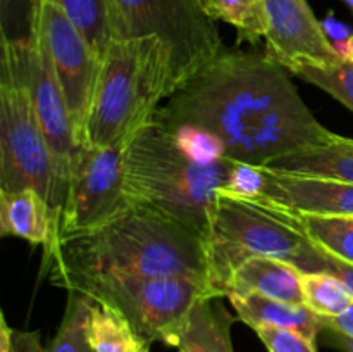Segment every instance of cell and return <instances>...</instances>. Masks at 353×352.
<instances>
[{"label": "cell", "instance_id": "f546056e", "mask_svg": "<svg viewBox=\"0 0 353 352\" xmlns=\"http://www.w3.org/2000/svg\"><path fill=\"white\" fill-rule=\"evenodd\" d=\"M269 352H317L316 340L288 328L262 326L255 330Z\"/></svg>", "mask_w": 353, "mask_h": 352}, {"label": "cell", "instance_id": "6da1fadb", "mask_svg": "<svg viewBox=\"0 0 353 352\" xmlns=\"http://www.w3.org/2000/svg\"><path fill=\"white\" fill-rule=\"evenodd\" d=\"M288 72L265 52L224 48L162 102L154 119L209 131L228 161L250 166L327 144L336 133L310 113Z\"/></svg>", "mask_w": 353, "mask_h": 352}, {"label": "cell", "instance_id": "5bb4252c", "mask_svg": "<svg viewBox=\"0 0 353 352\" xmlns=\"http://www.w3.org/2000/svg\"><path fill=\"white\" fill-rule=\"evenodd\" d=\"M0 233L50 251L57 240L59 216L33 188L0 190Z\"/></svg>", "mask_w": 353, "mask_h": 352}, {"label": "cell", "instance_id": "83f0119b", "mask_svg": "<svg viewBox=\"0 0 353 352\" xmlns=\"http://www.w3.org/2000/svg\"><path fill=\"white\" fill-rule=\"evenodd\" d=\"M38 0H0L2 38L19 40L31 35Z\"/></svg>", "mask_w": 353, "mask_h": 352}, {"label": "cell", "instance_id": "836d02e7", "mask_svg": "<svg viewBox=\"0 0 353 352\" xmlns=\"http://www.w3.org/2000/svg\"><path fill=\"white\" fill-rule=\"evenodd\" d=\"M343 55H345V57H347V59H350V61L353 62V37L350 38V40L347 41V45H345Z\"/></svg>", "mask_w": 353, "mask_h": 352}, {"label": "cell", "instance_id": "d6a6232c", "mask_svg": "<svg viewBox=\"0 0 353 352\" xmlns=\"http://www.w3.org/2000/svg\"><path fill=\"white\" fill-rule=\"evenodd\" d=\"M317 338H321L324 344L333 349H338L341 352H353V338L343 333H338L334 330H330V328H323V331H321Z\"/></svg>", "mask_w": 353, "mask_h": 352}, {"label": "cell", "instance_id": "4dcf8cb0", "mask_svg": "<svg viewBox=\"0 0 353 352\" xmlns=\"http://www.w3.org/2000/svg\"><path fill=\"white\" fill-rule=\"evenodd\" d=\"M0 352H45L38 331L14 330L0 317Z\"/></svg>", "mask_w": 353, "mask_h": 352}, {"label": "cell", "instance_id": "9c48e42d", "mask_svg": "<svg viewBox=\"0 0 353 352\" xmlns=\"http://www.w3.org/2000/svg\"><path fill=\"white\" fill-rule=\"evenodd\" d=\"M126 144L107 148L79 145L69 171L57 237L93 230L130 206L124 186Z\"/></svg>", "mask_w": 353, "mask_h": 352}, {"label": "cell", "instance_id": "3957f363", "mask_svg": "<svg viewBox=\"0 0 353 352\" xmlns=\"http://www.w3.org/2000/svg\"><path fill=\"white\" fill-rule=\"evenodd\" d=\"M172 52L161 38L112 40L102 59L79 145L126 144L176 90Z\"/></svg>", "mask_w": 353, "mask_h": 352}, {"label": "cell", "instance_id": "4316f807", "mask_svg": "<svg viewBox=\"0 0 353 352\" xmlns=\"http://www.w3.org/2000/svg\"><path fill=\"white\" fill-rule=\"evenodd\" d=\"M293 266L302 273H327V275L334 276L343 283L345 289L353 297V264L327 254L316 244L302 257L296 259Z\"/></svg>", "mask_w": 353, "mask_h": 352}, {"label": "cell", "instance_id": "7a4b0ae2", "mask_svg": "<svg viewBox=\"0 0 353 352\" xmlns=\"http://www.w3.org/2000/svg\"><path fill=\"white\" fill-rule=\"evenodd\" d=\"M45 271L50 278L124 273L207 280L205 238L162 211L131 202L93 230L57 237L45 252Z\"/></svg>", "mask_w": 353, "mask_h": 352}, {"label": "cell", "instance_id": "44dd1931", "mask_svg": "<svg viewBox=\"0 0 353 352\" xmlns=\"http://www.w3.org/2000/svg\"><path fill=\"white\" fill-rule=\"evenodd\" d=\"M59 7L71 23L88 40L93 50L100 59H103L110 41V12L107 0H50Z\"/></svg>", "mask_w": 353, "mask_h": 352}, {"label": "cell", "instance_id": "ac0fdd59", "mask_svg": "<svg viewBox=\"0 0 353 352\" xmlns=\"http://www.w3.org/2000/svg\"><path fill=\"white\" fill-rule=\"evenodd\" d=\"M264 168L271 171L353 183V138L334 135L333 140L327 144L281 155L268 162Z\"/></svg>", "mask_w": 353, "mask_h": 352}, {"label": "cell", "instance_id": "e0dca14e", "mask_svg": "<svg viewBox=\"0 0 353 352\" xmlns=\"http://www.w3.org/2000/svg\"><path fill=\"white\" fill-rule=\"evenodd\" d=\"M236 311L238 317L257 330L262 326L288 328L316 340L323 331V320L307 306L283 302L255 292L230 293L226 297Z\"/></svg>", "mask_w": 353, "mask_h": 352}, {"label": "cell", "instance_id": "9a60e30c", "mask_svg": "<svg viewBox=\"0 0 353 352\" xmlns=\"http://www.w3.org/2000/svg\"><path fill=\"white\" fill-rule=\"evenodd\" d=\"M226 297H202L192 307L171 347L178 352H233L231 326L234 316L223 300Z\"/></svg>", "mask_w": 353, "mask_h": 352}, {"label": "cell", "instance_id": "8992f818", "mask_svg": "<svg viewBox=\"0 0 353 352\" xmlns=\"http://www.w3.org/2000/svg\"><path fill=\"white\" fill-rule=\"evenodd\" d=\"M119 311L145 344L171 345L183 321L202 297L217 295L210 283L192 276H143L124 273H69L50 278Z\"/></svg>", "mask_w": 353, "mask_h": 352}, {"label": "cell", "instance_id": "d4e9b609", "mask_svg": "<svg viewBox=\"0 0 353 352\" xmlns=\"http://www.w3.org/2000/svg\"><path fill=\"white\" fill-rule=\"evenodd\" d=\"M290 72L330 93L353 113V62L350 59L343 57L327 66L303 64Z\"/></svg>", "mask_w": 353, "mask_h": 352}, {"label": "cell", "instance_id": "8fae6325", "mask_svg": "<svg viewBox=\"0 0 353 352\" xmlns=\"http://www.w3.org/2000/svg\"><path fill=\"white\" fill-rule=\"evenodd\" d=\"M31 31L40 38L50 57L79 144L102 59L81 31L50 0H38Z\"/></svg>", "mask_w": 353, "mask_h": 352}, {"label": "cell", "instance_id": "2e32d148", "mask_svg": "<svg viewBox=\"0 0 353 352\" xmlns=\"http://www.w3.org/2000/svg\"><path fill=\"white\" fill-rule=\"evenodd\" d=\"M255 292L283 302L305 306L302 271L278 257H252L231 276L228 293Z\"/></svg>", "mask_w": 353, "mask_h": 352}, {"label": "cell", "instance_id": "ba28073f", "mask_svg": "<svg viewBox=\"0 0 353 352\" xmlns=\"http://www.w3.org/2000/svg\"><path fill=\"white\" fill-rule=\"evenodd\" d=\"M107 2L112 40L161 38L172 52L178 86L224 50L214 19L202 9L199 0Z\"/></svg>", "mask_w": 353, "mask_h": 352}, {"label": "cell", "instance_id": "4fadbf2b", "mask_svg": "<svg viewBox=\"0 0 353 352\" xmlns=\"http://www.w3.org/2000/svg\"><path fill=\"white\" fill-rule=\"evenodd\" d=\"M264 190L254 202L290 214L353 217V183L271 171L268 168H264Z\"/></svg>", "mask_w": 353, "mask_h": 352}, {"label": "cell", "instance_id": "e575fe53", "mask_svg": "<svg viewBox=\"0 0 353 352\" xmlns=\"http://www.w3.org/2000/svg\"><path fill=\"white\" fill-rule=\"evenodd\" d=\"M343 2H345V3H347V6H348V7H350V9L353 10V0H343Z\"/></svg>", "mask_w": 353, "mask_h": 352}, {"label": "cell", "instance_id": "d590c367", "mask_svg": "<svg viewBox=\"0 0 353 352\" xmlns=\"http://www.w3.org/2000/svg\"><path fill=\"white\" fill-rule=\"evenodd\" d=\"M143 352H150V347H147V349H145V351Z\"/></svg>", "mask_w": 353, "mask_h": 352}, {"label": "cell", "instance_id": "7c38bea8", "mask_svg": "<svg viewBox=\"0 0 353 352\" xmlns=\"http://www.w3.org/2000/svg\"><path fill=\"white\" fill-rule=\"evenodd\" d=\"M268 16L265 54L288 71L299 66H327L341 61L307 0H262Z\"/></svg>", "mask_w": 353, "mask_h": 352}, {"label": "cell", "instance_id": "ffe728a7", "mask_svg": "<svg viewBox=\"0 0 353 352\" xmlns=\"http://www.w3.org/2000/svg\"><path fill=\"white\" fill-rule=\"evenodd\" d=\"M283 214L292 223H295L317 247H321L324 252L334 255V257L341 259V261L353 264V217Z\"/></svg>", "mask_w": 353, "mask_h": 352}, {"label": "cell", "instance_id": "52a82bcc", "mask_svg": "<svg viewBox=\"0 0 353 352\" xmlns=\"http://www.w3.org/2000/svg\"><path fill=\"white\" fill-rule=\"evenodd\" d=\"M33 188L61 216L65 188L33 102L9 59L0 66V190Z\"/></svg>", "mask_w": 353, "mask_h": 352}, {"label": "cell", "instance_id": "7402d4cb", "mask_svg": "<svg viewBox=\"0 0 353 352\" xmlns=\"http://www.w3.org/2000/svg\"><path fill=\"white\" fill-rule=\"evenodd\" d=\"M214 21L236 28L243 40L259 41L268 35V16L262 0H199Z\"/></svg>", "mask_w": 353, "mask_h": 352}, {"label": "cell", "instance_id": "cb8c5ba5", "mask_svg": "<svg viewBox=\"0 0 353 352\" xmlns=\"http://www.w3.org/2000/svg\"><path fill=\"white\" fill-rule=\"evenodd\" d=\"M305 306L321 317H333L345 313L353 304L343 283L327 273H302Z\"/></svg>", "mask_w": 353, "mask_h": 352}, {"label": "cell", "instance_id": "30bf717a", "mask_svg": "<svg viewBox=\"0 0 353 352\" xmlns=\"http://www.w3.org/2000/svg\"><path fill=\"white\" fill-rule=\"evenodd\" d=\"M2 57L12 62L26 85L34 113L54 154L59 178L68 190L69 171L79 144L50 57L33 31L28 38L19 40L2 38Z\"/></svg>", "mask_w": 353, "mask_h": 352}, {"label": "cell", "instance_id": "484cf974", "mask_svg": "<svg viewBox=\"0 0 353 352\" xmlns=\"http://www.w3.org/2000/svg\"><path fill=\"white\" fill-rule=\"evenodd\" d=\"M169 130L174 133L176 141L183 148V152L190 155L193 161L200 162V164H214V162L226 159L223 144L209 131L195 126H178L169 128Z\"/></svg>", "mask_w": 353, "mask_h": 352}, {"label": "cell", "instance_id": "d6986e66", "mask_svg": "<svg viewBox=\"0 0 353 352\" xmlns=\"http://www.w3.org/2000/svg\"><path fill=\"white\" fill-rule=\"evenodd\" d=\"M88 340L93 352H143L150 347L119 311L97 300H92Z\"/></svg>", "mask_w": 353, "mask_h": 352}, {"label": "cell", "instance_id": "f1b7e54d", "mask_svg": "<svg viewBox=\"0 0 353 352\" xmlns=\"http://www.w3.org/2000/svg\"><path fill=\"white\" fill-rule=\"evenodd\" d=\"M265 173L262 166H250L241 164V162H234L233 169L230 173L224 192L236 195L240 199L255 200L261 197L262 190H264Z\"/></svg>", "mask_w": 353, "mask_h": 352}, {"label": "cell", "instance_id": "277c9868", "mask_svg": "<svg viewBox=\"0 0 353 352\" xmlns=\"http://www.w3.org/2000/svg\"><path fill=\"white\" fill-rule=\"evenodd\" d=\"M234 162L200 164L183 152L174 133L157 119L133 135L124 148V186L130 202L169 214L205 238L210 209Z\"/></svg>", "mask_w": 353, "mask_h": 352}, {"label": "cell", "instance_id": "1f68e13d", "mask_svg": "<svg viewBox=\"0 0 353 352\" xmlns=\"http://www.w3.org/2000/svg\"><path fill=\"white\" fill-rule=\"evenodd\" d=\"M321 320H323V328H330V330L353 338V304L345 313L338 314V316L321 317Z\"/></svg>", "mask_w": 353, "mask_h": 352}, {"label": "cell", "instance_id": "5b68a950", "mask_svg": "<svg viewBox=\"0 0 353 352\" xmlns=\"http://www.w3.org/2000/svg\"><path fill=\"white\" fill-rule=\"evenodd\" d=\"M314 242L283 213L236 195L217 192L205 231L207 280L226 297L231 276L252 257H278L290 264Z\"/></svg>", "mask_w": 353, "mask_h": 352}, {"label": "cell", "instance_id": "603a6c76", "mask_svg": "<svg viewBox=\"0 0 353 352\" xmlns=\"http://www.w3.org/2000/svg\"><path fill=\"white\" fill-rule=\"evenodd\" d=\"M92 300L78 292H69V302L54 340L45 352H93L88 340Z\"/></svg>", "mask_w": 353, "mask_h": 352}]
</instances>
